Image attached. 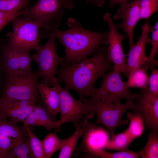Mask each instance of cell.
I'll return each instance as SVG.
<instances>
[{
  "label": "cell",
  "mask_w": 158,
  "mask_h": 158,
  "mask_svg": "<svg viewBox=\"0 0 158 158\" xmlns=\"http://www.w3.org/2000/svg\"><path fill=\"white\" fill-rule=\"evenodd\" d=\"M65 3L67 8L71 9L74 6V1L75 0H63Z\"/></svg>",
  "instance_id": "obj_38"
},
{
  "label": "cell",
  "mask_w": 158,
  "mask_h": 158,
  "mask_svg": "<svg viewBox=\"0 0 158 158\" xmlns=\"http://www.w3.org/2000/svg\"><path fill=\"white\" fill-rule=\"evenodd\" d=\"M113 66L108 55L107 47L104 46L90 57L61 66L56 69L55 75L59 83L64 84V88L75 90L82 101L95 89L97 80L111 70Z\"/></svg>",
  "instance_id": "obj_1"
},
{
  "label": "cell",
  "mask_w": 158,
  "mask_h": 158,
  "mask_svg": "<svg viewBox=\"0 0 158 158\" xmlns=\"http://www.w3.org/2000/svg\"><path fill=\"white\" fill-rule=\"evenodd\" d=\"M88 153L93 157L102 158H139L140 157L139 152H135L128 149L124 151L111 153L92 146L89 149Z\"/></svg>",
  "instance_id": "obj_22"
},
{
  "label": "cell",
  "mask_w": 158,
  "mask_h": 158,
  "mask_svg": "<svg viewBox=\"0 0 158 158\" xmlns=\"http://www.w3.org/2000/svg\"><path fill=\"white\" fill-rule=\"evenodd\" d=\"M121 73L113 68L102 76L101 85L86 96L118 104H121V101L123 99H125L126 102H133L139 93L133 94L130 92L127 82L123 80Z\"/></svg>",
  "instance_id": "obj_6"
},
{
  "label": "cell",
  "mask_w": 158,
  "mask_h": 158,
  "mask_svg": "<svg viewBox=\"0 0 158 158\" xmlns=\"http://www.w3.org/2000/svg\"><path fill=\"white\" fill-rule=\"evenodd\" d=\"M0 115V158L28 137L24 127L18 125Z\"/></svg>",
  "instance_id": "obj_13"
},
{
  "label": "cell",
  "mask_w": 158,
  "mask_h": 158,
  "mask_svg": "<svg viewBox=\"0 0 158 158\" xmlns=\"http://www.w3.org/2000/svg\"><path fill=\"white\" fill-rule=\"evenodd\" d=\"M53 86L57 88L59 93L61 117L58 121L61 127L65 123L71 122L76 128L84 116L89 119L95 116L94 106L80 99H75L70 94L69 90L62 87L56 77Z\"/></svg>",
  "instance_id": "obj_7"
},
{
  "label": "cell",
  "mask_w": 158,
  "mask_h": 158,
  "mask_svg": "<svg viewBox=\"0 0 158 158\" xmlns=\"http://www.w3.org/2000/svg\"><path fill=\"white\" fill-rule=\"evenodd\" d=\"M141 0H134L129 3L125 2L120 4V6L113 16L115 20H122L118 27L126 34L130 48L134 44V30L139 20L140 4Z\"/></svg>",
  "instance_id": "obj_12"
},
{
  "label": "cell",
  "mask_w": 158,
  "mask_h": 158,
  "mask_svg": "<svg viewBox=\"0 0 158 158\" xmlns=\"http://www.w3.org/2000/svg\"><path fill=\"white\" fill-rule=\"evenodd\" d=\"M151 74L148 79V92L158 97V70L154 68L151 70Z\"/></svg>",
  "instance_id": "obj_33"
},
{
  "label": "cell",
  "mask_w": 158,
  "mask_h": 158,
  "mask_svg": "<svg viewBox=\"0 0 158 158\" xmlns=\"http://www.w3.org/2000/svg\"><path fill=\"white\" fill-rule=\"evenodd\" d=\"M150 25L145 23L141 27L142 31L140 37L137 42L130 48L123 73L124 77L128 78L134 71L142 67L147 59L145 54L146 46L152 42V39L148 36Z\"/></svg>",
  "instance_id": "obj_14"
},
{
  "label": "cell",
  "mask_w": 158,
  "mask_h": 158,
  "mask_svg": "<svg viewBox=\"0 0 158 158\" xmlns=\"http://www.w3.org/2000/svg\"><path fill=\"white\" fill-rule=\"evenodd\" d=\"M4 87L0 97V110L20 100L34 103L40 99L37 86L40 78L37 72L3 70Z\"/></svg>",
  "instance_id": "obj_3"
},
{
  "label": "cell",
  "mask_w": 158,
  "mask_h": 158,
  "mask_svg": "<svg viewBox=\"0 0 158 158\" xmlns=\"http://www.w3.org/2000/svg\"><path fill=\"white\" fill-rule=\"evenodd\" d=\"M149 32L152 33V47L150 54L145 63L142 67L151 70L155 65L158 64V61L154 58L158 51V22L157 21L155 26H149Z\"/></svg>",
  "instance_id": "obj_25"
},
{
  "label": "cell",
  "mask_w": 158,
  "mask_h": 158,
  "mask_svg": "<svg viewBox=\"0 0 158 158\" xmlns=\"http://www.w3.org/2000/svg\"><path fill=\"white\" fill-rule=\"evenodd\" d=\"M134 139L126 129L121 133L115 134L105 144L103 148L118 151H124L127 149Z\"/></svg>",
  "instance_id": "obj_19"
},
{
  "label": "cell",
  "mask_w": 158,
  "mask_h": 158,
  "mask_svg": "<svg viewBox=\"0 0 158 158\" xmlns=\"http://www.w3.org/2000/svg\"><path fill=\"white\" fill-rule=\"evenodd\" d=\"M147 69L142 67L134 71L128 78L127 82L128 87L145 89L148 88V79Z\"/></svg>",
  "instance_id": "obj_26"
},
{
  "label": "cell",
  "mask_w": 158,
  "mask_h": 158,
  "mask_svg": "<svg viewBox=\"0 0 158 158\" xmlns=\"http://www.w3.org/2000/svg\"><path fill=\"white\" fill-rule=\"evenodd\" d=\"M148 88L141 89L139 90L131 112L142 116L146 131L158 130V97L150 94Z\"/></svg>",
  "instance_id": "obj_11"
},
{
  "label": "cell",
  "mask_w": 158,
  "mask_h": 158,
  "mask_svg": "<svg viewBox=\"0 0 158 158\" xmlns=\"http://www.w3.org/2000/svg\"><path fill=\"white\" fill-rule=\"evenodd\" d=\"M35 104L25 107L11 108L0 110V115L8 118L13 122L18 123L24 122L28 116L33 110Z\"/></svg>",
  "instance_id": "obj_20"
},
{
  "label": "cell",
  "mask_w": 158,
  "mask_h": 158,
  "mask_svg": "<svg viewBox=\"0 0 158 158\" xmlns=\"http://www.w3.org/2000/svg\"><path fill=\"white\" fill-rule=\"evenodd\" d=\"M17 50L20 70L26 71H31V65L33 59L30 53Z\"/></svg>",
  "instance_id": "obj_32"
},
{
  "label": "cell",
  "mask_w": 158,
  "mask_h": 158,
  "mask_svg": "<svg viewBox=\"0 0 158 158\" xmlns=\"http://www.w3.org/2000/svg\"><path fill=\"white\" fill-rule=\"evenodd\" d=\"M147 135L146 145L138 151L140 156L142 158H158V130H150Z\"/></svg>",
  "instance_id": "obj_21"
},
{
  "label": "cell",
  "mask_w": 158,
  "mask_h": 158,
  "mask_svg": "<svg viewBox=\"0 0 158 158\" xmlns=\"http://www.w3.org/2000/svg\"><path fill=\"white\" fill-rule=\"evenodd\" d=\"M65 140L60 139L54 133H50L46 135L42 141L45 158L51 157L55 152L60 150Z\"/></svg>",
  "instance_id": "obj_23"
},
{
  "label": "cell",
  "mask_w": 158,
  "mask_h": 158,
  "mask_svg": "<svg viewBox=\"0 0 158 158\" xmlns=\"http://www.w3.org/2000/svg\"><path fill=\"white\" fill-rule=\"evenodd\" d=\"M82 101L94 106L97 117L95 123L106 127L109 131L111 137L115 134L116 128L128 124L127 120H122V117L127 110L133 109L134 105L133 102H126L124 104H118L92 97L90 99L85 98Z\"/></svg>",
  "instance_id": "obj_8"
},
{
  "label": "cell",
  "mask_w": 158,
  "mask_h": 158,
  "mask_svg": "<svg viewBox=\"0 0 158 158\" xmlns=\"http://www.w3.org/2000/svg\"><path fill=\"white\" fill-rule=\"evenodd\" d=\"M33 111L37 117L39 126L45 127L48 131L53 128L60 130L58 121L55 120L54 116L49 111L43 102L35 105Z\"/></svg>",
  "instance_id": "obj_17"
},
{
  "label": "cell",
  "mask_w": 158,
  "mask_h": 158,
  "mask_svg": "<svg viewBox=\"0 0 158 158\" xmlns=\"http://www.w3.org/2000/svg\"><path fill=\"white\" fill-rule=\"evenodd\" d=\"M47 38V42L41 46L32 58L37 64V72L42 78L39 83L53 86L56 71L59 65L62 62L63 58L60 57L57 53L56 38L50 36Z\"/></svg>",
  "instance_id": "obj_9"
},
{
  "label": "cell",
  "mask_w": 158,
  "mask_h": 158,
  "mask_svg": "<svg viewBox=\"0 0 158 158\" xmlns=\"http://www.w3.org/2000/svg\"><path fill=\"white\" fill-rule=\"evenodd\" d=\"M88 118L84 116L80 122L82 129L83 140L80 145L76 148L72 154L73 157H77L81 152L88 153L91 140L93 135L96 124L91 123L88 121Z\"/></svg>",
  "instance_id": "obj_16"
},
{
  "label": "cell",
  "mask_w": 158,
  "mask_h": 158,
  "mask_svg": "<svg viewBox=\"0 0 158 158\" xmlns=\"http://www.w3.org/2000/svg\"><path fill=\"white\" fill-rule=\"evenodd\" d=\"M130 0H109L108 7L109 8H111L121 3L128 2Z\"/></svg>",
  "instance_id": "obj_36"
},
{
  "label": "cell",
  "mask_w": 158,
  "mask_h": 158,
  "mask_svg": "<svg viewBox=\"0 0 158 158\" xmlns=\"http://www.w3.org/2000/svg\"><path fill=\"white\" fill-rule=\"evenodd\" d=\"M31 0H0V11H21L29 6Z\"/></svg>",
  "instance_id": "obj_31"
},
{
  "label": "cell",
  "mask_w": 158,
  "mask_h": 158,
  "mask_svg": "<svg viewBox=\"0 0 158 158\" xmlns=\"http://www.w3.org/2000/svg\"><path fill=\"white\" fill-rule=\"evenodd\" d=\"M92 3L94 6L99 7H102L105 3V0H86Z\"/></svg>",
  "instance_id": "obj_37"
},
{
  "label": "cell",
  "mask_w": 158,
  "mask_h": 158,
  "mask_svg": "<svg viewBox=\"0 0 158 158\" xmlns=\"http://www.w3.org/2000/svg\"><path fill=\"white\" fill-rule=\"evenodd\" d=\"M37 88L49 111L54 116L60 113L59 97L57 88L38 83Z\"/></svg>",
  "instance_id": "obj_15"
},
{
  "label": "cell",
  "mask_w": 158,
  "mask_h": 158,
  "mask_svg": "<svg viewBox=\"0 0 158 158\" xmlns=\"http://www.w3.org/2000/svg\"><path fill=\"white\" fill-rule=\"evenodd\" d=\"M3 70L1 62H0V91L2 88L3 83Z\"/></svg>",
  "instance_id": "obj_39"
},
{
  "label": "cell",
  "mask_w": 158,
  "mask_h": 158,
  "mask_svg": "<svg viewBox=\"0 0 158 158\" xmlns=\"http://www.w3.org/2000/svg\"><path fill=\"white\" fill-rule=\"evenodd\" d=\"M5 158H34L28 136L16 145L6 155Z\"/></svg>",
  "instance_id": "obj_27"
},
{
  "label": "cell",
  "mask_w": 158,
  "mask_h": 158,
  "mask_svg": "<svg viewBox=\"0 0 158 158\" xmlns=\"http://www.w3.org/2000/svg\"><path fill=\"white\" fill-rule=\"evenodd\" d=\"M1 55H0V62L1 60Z\"/></svg>",
  "instance_id": "obj_40"
},
{
  "label": "cell",
  "mask_w": 158,
  "mask_h": 158,
  "mask_svg": "<svg viewBox=\"0 0 158 158\" xmlns=\"http://www.w3.org/2000/svg\"><path fill=\"white\" fill-rule=\"evenodd\" d=\"M23 126L27 133L30 146L34 158H45L42 141L32 132L29 126Z\"/></svg>",
  "instance_id": "obj_29"
},
{
  "label": "cell",
  "mask_w": 158,
  "mask_h": 158,
  "mask_svg": "<svg viewBox=\"0 0 158 158\" xmlns=\"http://www.w3.org/2000/svg\"><path fill=\"white\" fill-rule=\"evenodd\" d=\"M18 16L11 21L13 30L6 35L7 46L14 49L29 53L32 50L37 51L41 46L39 24L30 18Z\"/></svg>",
  "instance_id": "obj_5"
},
{
  "label": "cell",
  "mask_w": 158,
  "mask_h": 158,
  "mask_svg": "<svg viewBox=\"0 0 158 158\" xmlns=\"http://www.w3.org/2000/svg\"><path fill=\"white\" fill-rule=\"evenodd\" d=\"M82 136V129L80 125L76 128L74 133L68 138H66L61 149L59 158H69L72 155L78 139Z\"/></svg>",
  "instance_id": "obj_24"
},
{
  "label": "cell",
  "mask_w": 158,
  "mask_h": 158,
  "mask_svg": "<svg viewBox=\"0 0 158 158\" xmlns=\"http://www.w3.org/2000/svg\"><path fill=\"white\" fill-rule=\"evenodd\" d=\"M1 60L3 70L15 71L20 70L18 51L8 47L7 42L1 43Z\"/></svg>",
  "instance_id": "obj_18"
},
{
  "label": "cell",
  "mask_w": 158,
  "mask_h": 158,
  "mask_svg": "<svg viewBox=\"0 0 158 158\" xmlns=\"http://www.w3.org/2000/svg\"><path fill=\"white\" fill-rule=\"evenodd\" d=\"M103 19L109 27L107 37L103 43L108 46V55L114 64L113 68L121 73H123L127 59L123 51L122 42L126 37L118 32L117 29L118 25L114 23L110 13H106Z\"/></svg>",
  "instance_id": "obj_10"
},
{
  "label": "cell",
  "mask_w": 158,
  "mask_h": 158,
  "mask_svg": "<svg viewBox=\"0 0 158 158\" xmlns=\"http://www.w3.org/2000/svg\"><path fill=\"white\" fill-rule=\"evenodd\" d=\"M130 123L127 130L135 138L140 137L144 128V120L139 114H135L129 112L127 114Z\"/></svg>",
  "instance_id": "obj_28"
},
{
  "label": "cell",
  "mask_w": 158,
  "mask_h": 158,
  "mask_svg": "<svg viewBox=\"0 0 158 158\" xmlns=\"http://www.w3.org/2000/svg\"><path fill=\"white\" fill-rule=\"evenodd\" d=\"M67 24L69 27L67 30L56 28L49 32L39 33L41 38L54 36L59 40V43L64 46L65 54L61 66L78 62L87 58L99 49L107 37L108 32H96L87 30L72 18L69 19Z\"/></svg>",
  "instance_id": "obj_2"
},
{
  "label": "cell",
  "mask_w": 158,
  "mask_h": 158,
  "mask_svg": "<svg viewBox=\"0 0 158 158\" xmlns=\"http://www.w3.org/2000/svg\"><path fill=\"white\" fill-rule=\"evenodd\" d=\"M1 29H0V31L1 30Z\"/></svg>",
  "instance_id": "obj_41"
},
{
  "label": "cell",
  "mask_w": 158,
  "mask_h": 158,
  "mask_svg": "<svg viewBox=\"0 0 158 158\" xmlns=\"http://www.w3.org/2000/svg\"><path fill=\"white\" fill-rule=\"evenodd\" d=\"M66 8L63 0H37L23 10L21 15L37 22L42 28L39 33L48 32L58 28Z\"/></svg>",
  "instance_id": "obj_4"
},
{
  "label": "cell",
  "mask_w": 158,
  "mask_h": 158,
  "mask_svg": "<svg viewBox=\"0 0 158 158\" xmlns=\"http://www.w3.org/2000/svg\"><path fill=\"white\" fill-rule=\"evenodd\" d=\"M23 10L0 11V29H2L14 18L21 15Z\"/></svg>",
  "instance_id": "obj_34"
},
{
  "label": "cell",
  "mask_w": 158,
  "mask_h": 158,
  "mask_svg": "<svg viewBox=\"0 0 158 158\" xmlns=\"http://www.w3.org/2000/svg\"><path fill=\"white\" fill-rule=\"evenodd\" d=\"M23 123V126H39L37 117L33 110L28 116Z\"/></svg>",
  "instance_id": "obj_35"
},
{
  "label": "cell",
  "mask_w": 158,
  "mask_h": 158,
  "mask_svg": "<svg viewBox=\"0 0 158 158\" xmlns=\"http://www.w3.org/2000/svg\"><path fill=\"white\" fill-rule=\"evenodd\" d=\"M158 10V0H141L140 4V19L147 23L150 17Z\"/></svg>",
  "instance_id": "obj_30"
}]
</instances>
